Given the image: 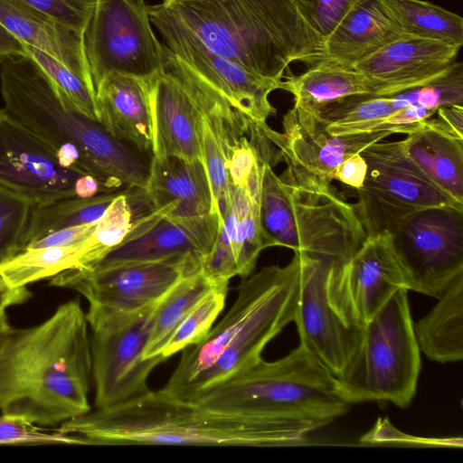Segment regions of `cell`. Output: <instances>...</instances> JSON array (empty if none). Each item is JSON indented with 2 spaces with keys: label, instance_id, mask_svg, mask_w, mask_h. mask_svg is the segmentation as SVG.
Returning <instances> with one entry per match:
<instances>
[{
  "label": "cell",
  "instance_id": "cell-27",
  "mask_svg": "<svg viewBox=\"0 0 463 463\" xmlns=\"http://www.w3.org/2000/svg\"><path fill=\"white\" fill-rule=\"evenodd\" d=\"M402 142L407 156L437 186L463 203V138L431 117Z\"/></svg>",
  "mask_w": 463,
  "mask_h": 463
},
{
  "label": "cell",
  "instance_id": "cell-12",
  "mask_svg": "<svg viewBox=\"0 0 463 463\" xmlns=\"http://www.w3.org/2000/svg\"><path fill=\"white\" fill-rule=\"evenodd\" d=\"M298 255L299 295L293 322L299 333V345L341 381L359 353L364 328L346 323L329 300L328 283L335 265Z\"/></svg>",
  "mask_w": 463,
  "mask_h": 463
},
{
  "label": "cell",
  "instance_id": "cell-37",
  "mask_svg": "<svg viewBox=\"0 0 463 463\" xmlns=\"http://www.w3.org/2000/svg\"><path fill=\"white\" fill-rule=\"evenodd\" d=\"M0 445H80V440L57 430H49L23 419L0 416Z\"/></svg>",
  "mask_w": 463,
  "mask_h": 463
},
{
  "label": "cell",
  "instance_id": "cell-44",
  "mask_svg": "<svg viewBox=\"0 0 463 463\" xmlns=\"http://www.w3.org/2000/svg\"><path fill=\"white\" fill-rule=\"evenodd\" d=\"M104 192L109 190L96 177L87 173L82 174L74 185L75 196L79 198H90Z\"/></svg>",
  "mask_w": 463,
  "mask_h": 463
},
{
  "label": "cell",
  "instance_id": "cell-16",
  "mask_svg": "<svg viewBox=\"0 0 463 463\" xmlns=\"http://www.w3.org/2000/svg\"><path fill=\"white\" fill-rule=\"evenodd\" d=\"M147 82L152 157L201 161L190 77L168 47L165 66Z\"/></svg>",
  "mask_w": 463,
  "mask_h": 463
},
{
  "label": "cell",
  "instance_id": "cell-8",
  "mask_svg": "<svg viewBox=\"0 0 463 463\" xmlns=\"http://www.w3.org/2000/svg\"><path fill=\"white\" fill-rule=\"evenodd\" d=\"M156 305L130 312L89 307L96 408L118 405L150 391L152 371L165 361L162 356L144 357Z\"/></svg>",
  "mask_w": 463,
  "mask_h": 463
},
{
  "label": "cell",
  "instance_id": "cell-11",
  "mask_svg": "<svg viewBox=\"0 0 463 463\" xmlns=\"http://www.w3.org/2000/svg\"><path fill=\"white\" fill-rule=\"evenodd\" d=\"M202 261L188 254L101 269H71L51 278L50 284L78 291L89 307L130 312L157 303L182 278L201 270Z\"/></svg>",
  "mask_w": 463,
  "mask_h": 463
},
{
  "label": "cell",
  "instance_id": "cell-30",
  "mask_svg": "<svg viewBox=\"0 0 463 463\" xmlns=\"http://www.w3.org/2000/svg\"><path fill=\"white\" fill-rule=\"evenodd\" d=\"M218 283L221 282L213 281L201 269L182 278L168 290L156 305L145 358L160 356L164 345L176 326Z\"/></svg>",
  "mask_w": 463,
  "mask_h": 463
},
{
  "label": "cell",
  "instance_id": "cell-34",
  "mask_svg": "<svg viewBox=\"0 0 463 463\" xmlns=\"http://www.w3.org/2000/svg\"><path fill=\"white\" fill-rule=\"evenodd\" d=\"M390 98L393 110L415 104L434 109L463 105L462 63L455 61L445 74L431 82L390 95Z\"/></svg>",
  "mask_w": 463,
  "mask_h": 463
},
{
  "label": "cell",
  "instance_id": "cell-10",
  "mask_svg": "<svg viewBox=\"0 0 463 463\" xmlns=\"http://www.w3.org/2000/svg\"><path fill=\"white\" fill-rule=\"evenodd\" d=\"M389 234L408 290L438 298L463 274V209H414Z\"/></svg>",
  "mask_w": 463,
  "mask_h": 463
},
{
  "label": "cell",
  "instance_id": "cell-41",
  "mask_svg": "<svg viewBox=\"0 0 463 463\" xmlns=\"http://www.w3.org/2000/svg\"><path fill=\"white\" fill-rule=\"evenodd\" d=\"M366 173V162L361 154L357 153L339 164L335 171L334 179L357 189L364 185Z\"/></svg>",
  "mask_w": 463,
  "mask_h": 463
},
{
  "label": "cell",
  "instance_id": "cell-39",
  "mask_svg": "<svg viewBox=\"0 0 463 463\" xmlns=\"http://www.w3.org/2000/svg\"><path fill=\"white\" fill-rule=\"evenodd\" d=\"M55 21L83 33L97 0H19Z\"/></svg>",
  "mask_w": 463,
  "mask_h": 463
},
{
  "label": "cell",
  "instance_id": "cell-36",
  "mask_svg": "<svg viewBox=\"0 0 463 463\" xmlns=\"http://www.w3.org/2000/svg\"><path fill=\"white\" fill-rule=\"evenodd\" d=\"M24 47L27 54L42 68L54 85L83 114L98 120L95 91L52 56L33 46L24 44Z\"/></svg>",
  "mask_w": 463,
  "mask_h": 463
},
{
  "label": "cell",
  "instance_id": "cell-5",
  "mask_svg": "<svg viewBox=\"0 0 463 463\" xmlns=\"http://www.w3.org/2000/svg\"><path fill=\"white\" fill-rule=\"evenodd\" d=\"M284 162L287 168L280 175L269 162L262 174L260 222L269 247H287L343 266L367 237L354 204L331 183Z\"/></svg>",
  "mask_w": 463,
  "mask_h": 463
},
{
  "label": "cell",
  "instance_id": "cell-31",
  "mask_svg": "<svg viewBox=\"0 0 463 463\" xmlns=\"http://www.w3.org/2000/svg\"><path fill=\"white\" fill-rule=\"evenodd\" d=\"M382 1L405 34L461 48L463 18L458 14L423 0Z\"/></svg>",
  "mask_w": 463,
  "mask_h": 463
},
{
  "label": "cell",
  "instance_id": "cell-46",
  "mask_svg": "<svg viewBox=\"0 0 463 463\" xmlns=\"http://www.w3.org/2000/svg\"><path fill=\"white\" fill-rule=\"evenodd\" d=\"M10 326L6 314H0V333Z\"/></svg>",
  "mask_w": 463,
  "mask_h": 463
},
{
  "label": "cell",
  "instance_id": "cell-4",
  "mask_svg": "<svg viewBox=\"0 0 463 463\" xmlns=\"http://www.w3.org/2000/svg\"><path fill=\"white\" fill-rule=\"evenodd\" d=\"M82 445H170L278 447L300 443L293 424L253 416L222 413L159 391L128 402L96 408L60 425Z\"/></svg>",
  "mask_w": 463,
  "mask_h": 463
},
{
  "label": "cell",
  "instance_id": "cell-21",
  "mask_svg": "<svg viewBox=\"0 0 463 463\" xmlns=\"http://www.w3.org/2000/svg\"><path fill=\"white\" fill-rule=\"evenodd\" d=\"M367 165L364 185L414 207L453 206L459 203L437 186L405 154L402 142H374L361 153Z\"/></svg>",
  "mask_w": 463,
  "mask_h": 463
},
{
  "label": "cell",
  "instance_id": "cell-29",
  "mask_svg": "<svg viewBox=\"0 0 463 463\" xmlns=\"http://www.w3.org/2000/svg\"><path fill=\"white\" fill-rule=\"evenodd\" d=\"M128 189L104 192L90 198L67 197L34 205L24 238V249L59 230L97 222L113 200Z\"/></svg>",
  "mask_w": 463,
  "mask_h": 463
},
{
  "label": "cell",
  "instance_id": "cell-22",
  "mask_svg": "<svg viewBox=\"0 0 463 463\" xmlns=\"http://www.w3.org/2000/svg\"><path fill=\"white\" fill-rule=\"evenodd\" d=\"M404 35L382 0H363L324 40L314 63L326 61L354 69L359 61Z\"/></svg>",
  "mask_w": 463,
  "mask_h": 463
},
{
  "label": "cell",
  "instance_id": "cell-26",
  "mask_svg": "<svg viewBox=\"0 0 463 463\" xmlns=\"http://www.w3.org/2000/svg\"><path fill=\"white\" fill-rule=\"evenodd\" d=\"M280 89L293 96V109L317 116L327 105L345 97L362 94L392 95L384 84L355 69L317 61L300 74L289 73Z\"/></svg>",
  "mask_w": 463,
  "mask_h": 463
},
{
  "label": "cell",
  "instance_id": "cell-1",
  "mask_svg": "<svg viewBox=\"0 0 463 463\" xmlns=\"http://www.w3.org/2000/svg\"><path fill=\"white\" fill-rule=\"evenodd\" d=\"M79 299L43 323L0 333V411L33 424L57 426L90 411V340Z\"/></svg>",
  "mask_w": 463,
  "mask_h": 463
},
{
  "label": "cell",
  "instance_id": "cell-7",
  "mask_svg": "<svg viewBox=\"0 0 463 463\" xmlns=\"http://www.w3.org/2000/svg\"><path fill=\"white\" fill-rule=\"evenodd\" d=\"M408 290L395 292L365 324L359 353L339 382L349 403L388 402L405 408L414 397L420 371Z\"/></svg>",
  "mask_w": 463,
  "mask_h": 463
},
{
  "label": "cell",
  "instance_id": "cell-35",
  "mask_svg": "<svg viewBox=\"0 0 463 463\" xmlns=\"http://www.w3.org/2000/svg\"><path fill=\"white\" fill-rule=\"evenodd\" d=\"M33 203L0 185V264L24 250Z\"/></svg>",
  "mask_w": 463,
  "mask_h": 463
},
{
  "label": "cell",
  "instance_id": "cell-25",
  "mask_svg": "<svg viewBox=\"0 0 463 463\" xmlns=\"http://www.w3.org/2000/svg\"><path fill=\"white\" fill-rule=\"evenodd\" d=\"M146 193L154 207L174 203V210L165 215L169 218L188 220L216 214L209 179L200 160L151 157Z\"/></svg>",
  "mask_w": 463,
  "mask_h": 463
},
{
  "label": "cell",
  "instance_id": "cell-9",
  "mask_svg": "<svg viewBox=\"0 0 463 463\" xmlns=\"http://www.w3.org/2000/svg\"><path fill=\"white\" fill-rule=\"evenodd\" d=\"M84 49L94 89L113 72L148 80L167 61L144 0H97Z\"/></svg>",
  "mask_w": 463,
  "mask_h": 463
},
{
  "label": "cell",
  "instance_id": "cell-17",
  "mask_svg": "<svg viewBox=\"0 0 463 463\" xmlns=\"http://www.w3.org/2000/svg\"><path fill=\"white\" fill-rule=\"evenodd\" d=\"M283 133L267 124L263 130L275 146L279 160L288 161L316 177L331 183L339 164L361 153L371 144L383 140L390 131L335 135L327 132L317 116L291 109L284 115Z\"/></svg>",
  "mask_w": 463,
  "mask_h": 463
},
{
  "label": "cell",
  "instance_id": "cell-18",
  "mask_svg": "<svg viewBox=\"0 0 463 463\" xmlns=\"http://www.w3.org/2000/svg\"><path fill=\"white\" fill-rule=\"evenodd\" d=\"M165 43L195 76L240 113L258 124H266L267 119L276 114L269 96L280 89L281 82L259 76L195 43L168 39Z\"/></svg>",
  "mask_w": 463,
  "mask_h": 463
},
{
  "label": "cell",
  "instance_id": "cell-3",
  "mask_svg": "<svg viewBox=\"0 0 463 463\" xmlns=\"http://www.w3.org/2000/svg\"><path fill=\"white\" fill-rule=\"evenodd\" d=\"M300 260L271 265L246 278L228 313L196 345L183 350L166 395L194 402L258 363L266 345L293 322L299 295Z\"/></svg>",
  "mask_w": 463,
  "mask_h": 463
},
{
  "label": "cell",
  "instance_id": "cell-32",
  "mask_svg": "<svg viewBox=\"0 0 463 463\" xmlns=\"http://www.w3.org/2000/svg\"><path fill=\"white\" fill-rule=\"evenodd\" d=\"M84 241L71 245L25 249L0 264V275L11 288H24L77 268L78 254Z\"/></svg>",
  "mask_w": 463,
  "mask_h": 463
},
{
  "label": "cell",
  "instance_id": "cell-6",
  "mask_svg": "<svg viewBox=\"0 0 463 463\" xmlns=\"http://www.w3.org/2000/svg\"><path fill=\"white\" fill-rule=\"evenodd\" d=\"M222 413L272 419L312 431L344 415L349 403L338 380L299 345L283 358H262L194 402Z\"/></svg>",
  "mask_w": 463,
  "mask_h": 463
},
{
  "label": "cell",
  "instance_id": "cell-19",
  "mask_svg": "<svg viewBox=\"0 0 463 463\" xmlns=\"http://www.w3.org/2000/svg\"><path fill=\"white\" fill-rule=\"evenodd\" d=\"M184 66L191 81L201 162L209 179L214 211L221 221L230 195L226 170L227 148L247 118Z\"/></svg>",
  "mask_w": 463,
  "mask_h": 463
},
{
  "label": "cell",
  "instance_id": "cell-45",
  "mask_svg": "<svg viewBox=\"0 0 463 463\" xmlns=\"http://www.w3.org/2000/svg\"><path fill=\"white\" fill-rule=\"evenodd\" d=\"M9 55H28L24 44L0 24V59Z\"/></svg>",
  "mask_w": 463,
  "mask_h": 463
},
{
  "label": "cell",
  "instance_id": "cell-13",
  "mask_svg": "<svg viewBox=\"0 0 463 463\" xmlns=\"http://www.w3.org/2000/svg\"><path fill=\"white\" fill-rule=\"evenodd\" d=\"M402 288L407 289L406 281L391 235L381 233L367 236L347 263L333 268L328 297L346 323L364 328L391 297Z\"/></svg>",
  "mask_w": 463,
  "mask_h": 463
},
{
  "label": "cell",
  "instance_id": "cell-2",
  "mask_svg": "<svg viewBox=\"0 0 463 463\" xmlns=\"http://www.w3.org/2000/svg\"><path fill=\"white\" fill-rule=\"evenodd\" d=\"M148 14L164 40L195 43L278 82L290 63L313 64L324 43L295 0H163Z\"/></svg>",
  "mask_w": 463,
  "mask_h": 463
},
{
  "label": "cell",
  "instance_id": "cell-28",
  "mask_svg": "<svg viewBox=\"0 0 463 463\" xmlns=\"http://www.w3.org/2000/svg\"><path fill=\"white\" fill-rule=\"evenodd\" d=\"M435 307L414 324L420 350L430 360L454 363L463 358V274L438 298Z\"/></svg>",
  "mask_w": 463,
  "mask_h": 463
},
{
  "label": "cell",
  "instance_id": "cell-23",
  "mask_svg": "<svg viewBox=\"0 0 463 463\" xmlns=\"http://www.w3.org/2000/svg\"><path fill=\"white\" fill-rule=\"evenodd\" d=\"M99 122L115 137L142 154L151 152L147 80L113 72L95 88Z\"/></svg>",
  "mask_w": 463,
  "mask_h": 463
},
{
  "label": "cell",
  "instance_id": "cell-14",
  "mask_svg": "<svg viewBox=\"0 0 463 463\" xmlns=\"http://www.w3.org/2000/svg\"><path fill=\"white\" fill-rule=\"evenodd\" d=\"M85 174L63 167L54 149L5 108L0 109V185L33 203L45 204L75 196L76 180Z\"/></svg>",
  "mask_w": 463,
  "mask_h": 463
},
{
  "label": "cell",
  "instance_id": "cell-20",
  "mask_svg": "<svg viewBox=\"0 0 463 463\" xmlns=\"http://www.w3.org/2000/svg\"><path fill=\"white\" fill-rule=\"evenodd\" d=\"M459 48L404 35L356 63V71L386 85L393 94L426 85L445 74Z\"/></svg>",
  "mask_w": 463,
  "mask_h": 463
},
{
  "label": "cell",
  "instance_id": "cell-15",
  "mask_svg": "<svg viewBox=\"0 0 463 463\" xmlns=\"http://www.w3.org/2000/svg\"><path fill=\"white\" fill-rule=\"evenodd\" d=\"M170 211L169 206L155 207L137 218L124 241L90 269L157 261L188 254L203 260L217 234L218 216L179 220L165 216Z\"/></svg>",
  "mask_w": 463,
  "mask_h": 463
},
{
  "label": "cell",
  "instance_id": "cell-43",
  "mask_svg": "<svg viewBox=\"0 0 463 463\" xmlns=\"http://www.w3.org/2000/svg\"><path fill=\"white\" fill-rule=\"evenodd\" d=\"M436 117L454 134L463 138V106L451 105L440 107Z\"/></svg>",
  "mask_w": 463,
  "mask_h": 463
},
{
  "label": "cell",
  "instance_id": "cell-42",
  "mask_svg": "<svg viewBox=\"0 0 463 463\" xmlns=\"http://www.w3.org/2000/svg\"><path fill=\"white\" fill-rule=\"evenodd\" d=\"M31 292L24 288H11L0 275V314H5L8 307L26 302Z\"/></svg>",
  "mask_w": 463,
  "mask_h": 463
},
{
  "label": "cell",
  "instance_id": "cell-33",
  "mask_svg": "<svg viewBox=\"0 0 463 463\" xmlns=\"http://www.w3.org/2000/svg\"><path fill=\"white\" fill-rule=\"evenodd\" d=\"M229 282L218 283L184 317L164 345L160 356L165 360L199 343L211 330L224 307Z\"/></svg>",
  "mask_w": 463,
  "mask_h": 463
},
{
  "label": "cell",
  "instance_id": "cell-24",
  "mask_svg": "<svg viewBox=\"0 0 463 463\" xmlns=\"http://www.w3.org/2000/svg\"><path fill=\"white\" fill-rule=\"evenodd\" d=\"M0 24L25 45L66 66L95 91L84 49V34L19 0H0Z\"/></svg>",
  "mask_w": 463,
  "mask_h": 463
},
{
  "label": "cell",
  "instance_id": "cell-40",
  "mask_svg": "<svg viewBox=\"0 0 463 463\" xmlns=\"http://www.w3.org/2000/svg\"><path fill=\"white\" fill-rule=\"evenodd\" d=\"M96 223L59 230L32 242L25 249L71 246L80 243L90 236Z\"/></svg>",
  "mask_w": 463,
  "mask_h": 463
},
{
  "label": "cell",
  "instance_id": "cell-38",
  "mask_svg": "<svg viewBox=\"0 0 463 463\" xmlns=\"http://www.w3.org/2000/svg\"><path fill=\"white\" fill-rule=\"evenodd\" d=\"M363 0H295L309 27L324 41Z\"/></svg>",
  "mask_w": 463,
  "mask_h": 463
}]
</instances>
